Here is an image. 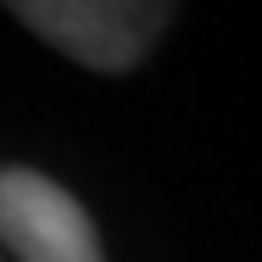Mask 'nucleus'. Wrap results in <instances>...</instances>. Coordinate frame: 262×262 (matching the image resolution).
<instances>
[{
  "label": "nucleus",
  "mask_w": 262,
  "mask_h": 262,
  "mask_svg": "<svg viewBox=\"0 0 262 262\" xmlns=\"http://www.w3.org/2000/svg\"><path fill=\"white\" fill-rule=\"evenodd\" d=\"M34 39L90 73H128L162 45L179 0H0Z\"/></svg>",
  "instance_id": "obj_1"
},
{
  "label": "nucleus",
  "mask_w": 262,
  "mask_h": 262,
  "mask_svg": "<svg viewBox=\"0 0 262 262\" xmlns=\"http://www.w3.org/2000/svg\"><path fill=\"white\" fill-rule=\"evenodd\" d=\"M0 246L17 262H106L78 195L17 162L0 167Z\"/></svg>",
  "instance_id": "obj_2"
}]
</instances>
